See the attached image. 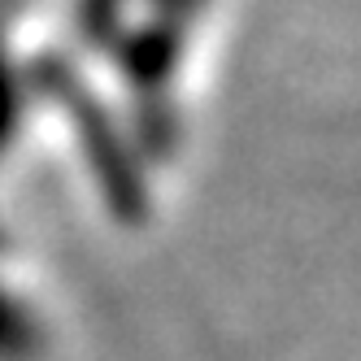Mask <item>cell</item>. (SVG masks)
<instances>
[{"instance_id":"4","label":"cell","mask_w":361,"mask_h":361,"mask_svg":"<svg viewBox=\"0 0 361 361\" xmlns=\"http://www.w3.org/2000/svg\"><path fill=\"white\" fill-rule=\"evenodd\" d=\"M22 114H27V79H22L18 61L9 57L5 39H0V157L13 148L22 131Z\"/></svg>"},{"instance_id":"1","label":"cell","mask_w":361,"mask_h":361,"mask_svg":"<svg viewBox=\"0 0 361 361\" xmlns=\"http://www.w3.org/2000/svg\"><path fill=\"white\" fill-rule=\"evenodd\" d=\"M35 87L48 92L53 100H61V109L70 114L74 140H79L100 192H105V204L122 222H140L148 209V188H144V166H140V152H135L131 135L109 118V109L79 83V74L66 61L44 57L35 70Z\"/></svg>"},{"instance_id":"3","label":"cell","mask_w":361,"mask_h":361,"mask_svg":"<svg viewBox=\"0 0 361 361\" xmlns=\"http://www.w3.org/2000/svg\"><path fill=\"white\" fill-rule=\"evenodd\" d=\"M44 344L48 335L39 314L0 283V361H39Z\"/></svg>"},{"instance_id":"2","label":"cell","mask_w":361,"mask_h":361,"mask_svg":"<svg viewBox=\"0 0 361 361\" xmlns=\"http://www.w3.org/2000/svg\"><path fill=\"white\" fill-rule=\"evenodd\" d=\"M178 53H183V35H178L174 22H152V27H140L135 35H126L118 44V66L126 74L140 96L148 100H161L170 79H174V66H178Z\"/></svg>"}]
</instances>
